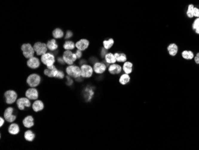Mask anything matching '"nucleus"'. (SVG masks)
Here are the masks:
<instances>
[{
  "mask_svg": "<svg viewBox=\"0 0 199 150\" xmlns=\"http://www.w3.org/2000/svg\"><path fill=\"white\" fill-rule=\"evenodd\" d=\"M107 53V50L106 49H105L104 48H102V50H101V57H104V56H105V55Z\"/></svg>",
  "mask_w": 199,
  "mask_h": 150,
  "instance_id": "ea45409f",
  "label": "nucleus"
},
{
  "mask_svg": "<svg viewBox=\"0 0 199 150\" xmlns=\"http://www.w3.org/2000/svg\"><path fill=\"white\" fill-rule=\"evenodd\" d=\"M94 95V91L93 87H87L84 91V96L87 101H90Z\"/></svg>",
  "mask_w": 199,
  "mask_h": 150,
  "instance_id": "5701e85b",
  "label": "nucleus"
},
{
  "mask_svg": "<svg viewBox=\"0 0 199 150\" xmlns=\"http://www.w3.org/2000/svg\"><path fill=\"white\" fill-rule=\"evenodd\" d=\"M27 83L31 87H37L41 82V77L36 74L30 75L27 78Z\"/></svg>",
  "mask_w": 199,
  "mask_h": 150,
  "instance_id": "20e7f679",
  "label": "nucleus"
},
{
  "mask_svg": "<svg viewBox=\"0 0 199 150\" xmlns=\"http://www.w3.org/2000/svg\"><path fill=\"white\" fill-rule=\"evenodd\" d=\"M58 72H59V70L53 65L50 66H47V68H46L44 70V74L48 77H56Z\"/></svg>",
  "mask_w": 199,
  "mask_h": 150,
  "instance_id": "2eb2a0df",
  "label": "nucleus"
},
{
  "mask_svg": "<svg viewBox=\"0 0 199 150\" xmlns=\"http://www.w3.org/2000/svg\"><path fill=\"white\" fill-rule=\"evenodd\" d=\"M65 77V74L62 71H59L57 74L56 76V78H60V79H63Z\"/></svg>",
  "mask_w": 199,
  "mask_h": 150,
  "instance_id": "f704fd0d",
  "label": "nucleus"
},
{
  "mask_svg": "<svg viewBox=\"0 0 199 150\" xmlns=\"http://www.w3.org/2000/svg\"><path fill=\"white\" fill-rule=\"evenodd\" d=\"M8 132L11 135H17L19 133L20 128L17 124L13 123L10 125L8 128Z\"/></svg>",
  "mask_w": 199,
  "mask_h": 150,
  "instance_id": "a878e982",
  "label": "nucleus"
},
{
  "mask_svg": "<svg viewBox=\"0 0 199 150\" xmlns=\"http://www.w3.org/2000/svg\"><path fill=\"white\" fill-rule=\"evenodd\" d=\"M17 105L20 110H24L25 107H30L31 103L27 98H21L17 100Z\"/></svg>",
  "mask_w": 199,
  "mask_h": 150,
  "instance_id": "9d476101",
  "label": "nucleus"
},
{
  "mask_svg": "<svg viewBox=\"0 0 199 150\" xmlns=\"http://www.w3.org/2000/svg\"><path fill=\"white\" fill-rule=\"evenodd\" d=\"M58 61L60 63H62V64H63L64 62H65L63 58H62V57H59L58 58Z\"/></svg>",
  "mask_w": 199,
  "mask_h": 150,
  "instance_id": "a19ab883",
  "label": "nucleus"
},
{
  "mask_svg": "<svg viewBox=\"0 0 199 150\" xmlns=\"http://www.w3.org/2000/svg\"><path fill=\"white\" fill-rule=\"evenodd\" d=\"M14 110L11 107L7 108L4 113V117L5 120L8 123H13L16 119V116L13 114Z\"/></svg>",
  "mask_w": 199,
  "mask_h": 150,
  "instance_id": "1a4fd4ad",
  "label": "nucleus"
},
{
  "mask_svg": "<svg viewBox=\"0 0 199 150\" xmlns=\"http://www.w3.org/2000/svg\"><path fill=\"white\" fill-rule=\"evenodd\" d=\"M66 73L70 76L75 78L81 77V69L78 66L69 65L66 68Z\"/></svg>",
  "mask_w": 199,
  "mask_h": 150,
  "instance_id": "f257e3e1",
  "label": "nucleus"
},
{
  "mask_svg": "<svg viewBox=\"0 0 199 150\" xmlns=\"http://www.w3.org/2000/svg\"><path fill=\"white\" fill-rule=\"evenodd\" d=\"M90 45V42L87 39H81L75 44L76 47L81 51L86 50Z\"/></svg>",
  "mask_w": 199,
  "mask_h": 150,
  "instance_id": "dca6fc26",
  "label": "nucleus"
},
{
  "mask_svg": "<svg viewBox=\"0 0 199 150\" xmlns=\"http://www.w3.org/2000/svg\"><path fill=\"white\" fill-rule=\"evenodd\" d=\"M21 49L23 51V54L26 58L30 59L33 57L35 50L33 47H32L30 44H23L22 46Z\"/></svg>",
  "mask_w": 199,
  "mask_h": 150,
  "instance_id": "7ed1b4c3",
  "label": "nucleus"
},
{
  "mask_svg": "<svg viewBox=\"0 0 199 150\" xmlns=\"http://www.w3.org/2000/svg\"><path fill=\"white\" fill-rule=\"evenodd\" d=\"M34 119L32 116H28L26 117L23 120V125L26 128H30L34 125Z\"/></svg>",
  "mask_w": 199,
  "mask_h": 150,
  "instance_id": "aec40b11",
  "label": "nucleus"
},
{
  "mask_svg": "<svg viewBox=\"0 0 199 150\" xmlns=\"http://www.w3.org/2000/svg\"><path fill=\"white\" fill-rule=\"evenodd\" d=\"M48 49L51 51H54L58 48V45L55 39H52L48 41L47 43Z\"/></svg>",
  "mask_w": 199,
  "mask_h": 150,
  "instance_id": "cd10ccee",
  "label": "nucleus"
},
{
  "mask_svg": "<svg viewBox=\"0 0 199 150\" xmlns=\"http://www.w3.org/2000/svg\"><path fill=\"white\" fill-rule=\"evenodd\" d=\"M25 96L30 100H36L38 98V92L34 87H31L27 90Z\"/></svg>",
  "mask_w": 199,
  "mask_h": 150,
  "instance_id": "4468645a",
  "label": "nucleus"
},
{
  "mask_svg": "<svg viewBox=\"0 0 199 150\" xmlns=\"http://www.w3.org/2000/svg\"><path fill=\"white\" fill-rule=\"evenodd\" d=\"M0 120H1V124H0L1 125L0 126H1V127H2L3 126V125L4 124V120L2 117H1Z\"/></svg>",
  "mask_w": 199,
  "mask_h": 150,
  "instance_id": "79ce46f5",
  "label": "nucleus"
},
{
  "mask_svg": "<svg viewBox=\"0 0 199 150\" xmlns=\"http://www.w3.org/2000/svg\"><path fill=\"white\" fill-rule=\"evenodd\" d=\"M63 58L66 63L72 65L76 61L77 57L75 53H72L71 50H66L64 52Z\"/></svg>",
  "mask_w": 199,
  "mask_h": 150,
  "instance_id": "f03ea898",
  "label": "nucleus"
},
{
  "mask_svg": "<svg viewBox=\"0 0 199 150\" xmlns=\"http://www.w3.org/2000/svg\"><path fill=\"white\" fill-rule=\"evenodd\" d=\"M181 57L186 60H192L194 59L195 53L190 50H184L181 53Z\"/></svg>",
  "mask_w": 199,
  "mask_h": 150,
  "instance_id": "f3484780",
  "label": "nucleus"
},
{
  "mask_svg": "<svg viewBox=\"0 0 199 150\" xmlns=\"http://www.w3.org/2000/svg\"><path fill=\"white\" fill-rule=\"evenodd\" d=\"M41 60L42 62L47 66H50L53 65L56 61L54 56L50 53H45L43 55H42Z\"/></svg>",
  "mask_w": 199,
  "mask_h": 150,
  "instance_id": "39448f33",
  "label": "nucleus"
},
{
  "mask_svg": "<svg viewBox=\"0 0 199 150\" xmlns=\"http://www.w3.org/2000/svg\"><path fill=\"white\" fill-rule=\"evenodd\" d=\"M130 80H131V77L129 74L124 73L120 75L119 79V82L122 85H126L130 81Z\"/></svg>",
  "mask_w": 199,
  "mask_h": 150,
  "instance_id": "393cba45",
  "label": "nucleus"
},
{
  "mask_svg": "<svg viewBox=\"0 0 199 150\" xmlns=\"http://www.w3.org/2000/svg\"><path fill=\"white\" fill-rule=\"evenodd\" d=\"M76 57L78 59H80L82 55V51L81 50H78L76 51Z\"/></svg>",
  "mask_w": 199,
  "mask_h": 150,
  "instance_id": "4c0bfd02",
  "label": "nucleus"
},
{
  "mask_svg": "<svg viewBox=\"0 0 199 150\" xmlns=\"http://www.w3.org/2000/svg\"><path fill=\"white\" fill-rule=\"evenodd\" d=\"M195 5L193 4H189L186 11V16L189 19L194 18V8Z\"/></svg>",
  "mask_w": 199,
  "mask_h": 150,
  "instance_id": "bb28decb",
  "label": "nucleus"
},
{
  "mask_svg": "<svg viewBox=\"0 0 199 150\" xmlns=\"http://www.w3.org/2000/svg\"><path fill=\"white\" fill-rule=\"evenodd\" d=\"M81 77L83 78H90L92 77L94 69L93 67L91 66L87 65V64H84L82 65L81 67Z\"/></svg>",
  "mask_w": 199,
  "mask_h": 150,
  "instance_id": "423d86ee",
  "label": "nucleus"
},
{
  "mask_svg": "<svg viewBox=\"0 0 199 150\" xmlns=\"http://www.w3.org/2000/svg\"><path fill=\"white\" fill-rule=\"evenodd\" d=\"M53 37L57 39V38H61L63 37L64 35V33L63 32V31L60 29V28H56L55 29L53 32Z\"/></svg>",
  "mask_w": 199,
  "mask_h": 150,
  "instance_id": "7c9ffc66",
  "label": "nucleus"
},
{
  "mask_svg": "<svg viewBox=\"0 0 199 150\" xmlns=\"http://www.w3.org/2000/svg\"><path fill=\"white\" fill-rule=\"evenodd\" d=\"M33 49L37 55H43L47 53V46L45 43L37 42L33 45Z\"/></svg>",
  "mask_w": 199,
  "mask_h": 150,
  "instance_id": "0eeeda50",
  "label": "nucleus"
},
{
  "mask_svg": "<svg viewBox=\"0 0 199 150\" xmlns=\"http://www.w3.org/2000/svg\"><path fill=\"white\" fill-rule=\"evenodd\" d=\"M167 51L169 56L172 57H175L178 54L179 52V47L175 43H170L167 46Z\"/></svg>",
  "mask_w": 199,
  "mask_h": 150,
  "instance_id": "ddd939ff",
  "label": "nucleus"
},
{
  "mask_svg": "<svg viewBox=\"0 0 199 150\" xmlns=\"http://www.w3.org/2000/svg\"><path fill=\"white\" fill-rule=\"evenodd\" d=\"M72 35H73V33H72L71 31H67V32H66L65 38H66V39L70 38L71 37H72Z\"/></svg>",
  "mask_w": 199,
  "mask_h": 150,
  "instance_id": "e433bc0d",
  "label": "nucleus"
},
{
  "mask_svg": "<svg viewBox=\"0 0 199 150\" xmlns=\"http://www.w3.org/2000/svg\"><path fill=\"white\" fill-rule=\"evenodd\" d=\"M114 41L113 38H109L108 40H104L102 42V45L104 48L107 50L112 47V46L114 44Z\"/></svg>",
  "mask_w": 199,
  "mask_h": 150,
  "instance_id": "c756f323",
  "label": "nucleus"
},
{
  "mask_svg": "<svg viewBox=\"0 0 199 150\" xmlns=\"http://www.w3.org/2000/svg\"><path fill=\"white\" fill-rule=\"evenodd\" d=\"M114 54L116 59V62L119 63H124L127 60L126 55L123 53L116 52Z\"/></svg>",
  "mask_w": 199,
  "mask_h": 150,
  "instance_id": "b1692460",
  "label": "nucleus"
},
{
  "mask_svg": "<svg viewBox=\"0 0 199 150\" xmlns=\"http://www.w3.org/2000/svg\"><path fill=\"white\" fill-rule=\"evenodd\" d=\"M4 97L5 98L6 103L8 104H12L16 101L17 94L13 90H8L5 92Z\"/></svg>",
  "mask_w": 199,
  "mask_h": 150,
  "instance_id": "6e6552de",
  "label": "nucleus"
},
{
  "mask_svg": "<svg viewBox=\"0 0 199 150\" xmlns=\"http://www.w3.org/2000/svg\"><path fill=\"white\" fill-rule=\"evenodd\" d=\"M75 47V44L73 41H67L63 45V47L66 50H71L74 49Z\"/></svg>",
  "mask_w": 199,
  "mask_h": 150,
  "instance_id": "2f4dec72",
  "label": "nucleus"
},
{
  "mask_svg": "<svg viewBox=\"0 0 199 150\" xmlns=\"http://www.w3.org/2000/svg\"><path fill=\"white\" fill-rule=\"evenodd\" d=\"M105 62L107 64L110 65L113 63H115L116 62V59L115 58L114 54L112 53H107L104 56Z\"/></svg>",
  "mask_w": 199,
  "mask_h": 150,
  "instance_id": "412c9836",
  "label": "nucleus"
},
{
  "mask_svg": "<svg viewBox=\"0 0 199 150\" xmlns=\"http://www.w3.org/2000/svg\"><path fill=\"white\" fill-rule=\"evenodd\" d=\"M27 65L32 69H36L40 65L39 60L36 57H32L28 59L27 62Z\"/></svg>",
  "mask_w": 199,
  "mask_h": 150,
  "instance_id": "a211bd4d",
  "label": "nucleus"
},
{
  "mask_svg": "<svg viewBox=\"0 0 199 150\" xmlns=\"http://www.w3.org/2000/svg\"><path fill=\"white\" fill-rule=\"evenodd\" d=\"M199 17L198 18H195V20H193V23H192V29L194 31L196 28L199 27Z\"/></svg>",
  "mask_w": 199,
  "mask_h": 150,
  "instance_id": "473e14b6",
  "label": "nucleus"
},
{
  "mask_svg": "<svg viewBox=\"0 0 199 150\" xmlns=\"http://www.w3.org/2000/svg\"><path fill=\"white\" fill-rule=\"evenodd\" d=\"M123 71L122 66L117 63H113L110 64V66L108 67V72L111 75H117L122 72Z\"/></svg>",
  "mask_w": 199,
  "mask_h": 150,
  "instance_id": "9b49d317",
  "label": "nucleus"
},
{
  "mask_svg": "<svg viewBox=\"0 0 199 150\" xmlns=\"http://www.w3.org/2000/svg\"><path fill=\"white\" fill-rule=\"evenodd\" d=\"M194 31H195V32L196 34L199 35V27H198V28H196L194 30Z\"/></svg>",
  "mask_w": 199,
  "mask_h": 150,
  "instance_id": "37998d69",
  "label": "nucleus"
},
{
  "mask_svg": "<svg viewBox=\"0 0 199 150\" xmlns=\"http://www.w3.org/2000/svg\"><path fill=\"white\" fill-rule=\"evenodd\" d=\"M194 17L195 18L199 17V7L196 6L194 8Z\"/></svg>",
  "mask_w": 199,
  "mask_h": 150,
  "instance_id": "72a5a7b5",
  "label": "nucleus"
},
{
  "mask_svg": "<svg viewBox=\"0 0 199 150\" xmlns=\"http://www.w3.org/2000/svg\"><path fill=\"white\" fill-rule=\"evenodd\" d=\"M133 63L129 61H126L123 63L122 66V69L125 74H130L133 71Z\"/></svg>",
  "mask_w": 199,
  "mask_h": 150,
  "instance_id": "6ab92c4d",
  "label": "nucleus"
},
{
  "mask_svg": "<svg viewBox=\"0 0 199 150\" xmlns=\"http://www.w3.org/2000/svg\"><path fill=\"white\" fill-rule=\"evenodd\" d=\"M44 108L43 102L40 100L35 101L32 104V109L35 112H39L42 111Z\"/></svg>",
  "mask_w": 199,
  "mask_h": 150,
  "instance_id": "4be33fe9",
  "label": "nucleus"
},
{
  "mask_svg": "<svg viewBox=\"0 0 199 150\" xmlns=\"http://www.w3.org/2000/svg\"><path fill=\"white\" fill-rule=\"evenodd\" d=\"M66 78H67V81H66V82H68V83H67V84H68V85H72V84H73V81H72V80L70 78V77L67 76V77H66Z\"/></svg>",
  "mask_w": 199,
  "mask_h": 150,
  "instance_id": "58836bf2",
  "label": "nucleus"
},
{
  "mask_svg": "<svg viewBox=\"0 0 199 150\" xmlns=\"http://www.w3.org/2000/svg\"><path fill=\"white\" fill-rule=\"evenodd\" d=\"M24 137H25V138L26 141H29V142H32L35 139V135L32 131L28 130V131L25 132V135H24Z\"/></svg>",
  "mask_w": 199,
  "mask_h": 150,
  "instance_id": "c85d7f7f",
  "label": "nucleus"
},
{
  "mask_svg": "<svg viewBox=\"0 0 199 150\" xmlns=\"http://www.w3.org/2000/svg\"><path fill=\"white\" fill-rule=\"evenodd\" d=\"M194 61L195 63L197 65H199V52H198L197 53L195 54V57H194Z\"/></svg>",
  "mask_w": 199,
  "mask_h": 150,
  "instance_id": "c9c22d12",
  "label": "nucleus"
},
{
  "mask_svg": "<svg viewBox=\"0 0 199 150\" xmlns=\"http://www.w3.org/2000/svg\"><path fill=\"white\" fill-rule=\"evenodd\" d=\"M107 69V65L103 62H96L93 65L94 72L97 74H102L105 72Z\"/></svg>",
  "mask_w": 199,
  "mask_h": 150,
  "instance_id": "f8f14e48",
  "label": "nucleus"
}]
</instances>
